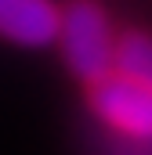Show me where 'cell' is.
<instances>
[{
  "label": "cell",
  "instance_id": "6da1fadb",
  "mask_svg": "<svg viewBox=\"0 0 152 155\" xmlns=\"http://www.w3.org/2000/svg\"><path fill=\"white\" fill-rule=\"evenodd\" d=\"M116 43L109 18L94 0H69L62 7V54L87 87L116 72Z\"/></svg>",
  "mask_w": 152,
  "mask_h": 155
},
{
  "label": "cell",
  "instance_id": "7a4b0ae2",
  "mask_svg": "<svg viewBox=\"0 0 152 155\" xmlns=\"http://www.w3.org/2000/svg\"><path fill=\"white\" fill-rule=\"evenodd\" d=\"M91 108L130 137H152V87L123 72H109L105 79L91 83Z\"/></svg>",
  "mask_w": 152,
  "mask_h": 155
},
{
  "label": "cell",
  "instance_id": "3957f363",
  "mask_svg": "<svg viewBox=\"0 0 152 155\" xmlns=\"http://www.w3.org/2000/svg\"><path fill=\"white\" fill-rule=\"evenodd\" d=\"M0 25L22 47H43L62 40V11L51 0H0Z\"/></svg>",
  "mask_w": 152,
  "mask_h": 155
},
{
  "label": "cell",
  "instance_id": "277c9868",
  "mask_svg": "<svg viewBox=\"0 0 152 155\" xmlns=\"http://www.w3.org/2000/svg\"><path fill=\"white\" fill-rule=\"evenodd\" d=\"M116 72L152 87V36H141V33L119 36V43H116Z\"/></svg>",
  "mask_w": 152,
  "mask_h": 155
}]
</instances>
